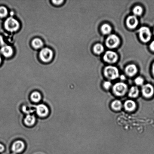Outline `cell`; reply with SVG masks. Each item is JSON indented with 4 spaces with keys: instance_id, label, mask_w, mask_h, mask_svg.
I'll return each mask as SVG.
<instances>
[{
    "instance_id": "cell-1",
    "label": "cell",
    "mask_w": 154,
    "mask_h": 154,
    "mask_svg": "<svg viewBox=\"0 0 154 154\" xmlns=\"http://www.w3.org/2000/svg\"><path fill=\"white\" fill-rule=\"evenodd\" d=\"M4 25L7 31L11 32L17 31L20 26L18 21L13 17L8 18L5 22Z\"/></svg>"
},
{
    "instance_id": "cell-2",
    "label": "cell",
    "mask_w": 154,
    "mask_h": 154,
    "mask_svg": "<svg viewBox=\"0 0 154 154\" xmlns=\"http://www.w3.org/2000/svg\"><path fill=\"white\" fill-rule=\"evenodd\" d=\"M105 76L109 79L113 80L118 78L119 76L118 69L113 66H108L104 70Z\"/></svg>"
},
{
    "instance_id": "cell-3",
    "label": "cell",
    "mask_w": 154,
    "mask_h": 154,
    "mask_svg": "<svg viewBox=\"0 0 154 154\" xmlns=\"http://www.w3.org/2000/svg\"><path fill=\"white\" fill-rule=\"evenodd\" d=\"M139 33L140 39L144 43H147L150 40L151 32L150 29L147 27H141L139 30Z\"/></svg>"
},
{
    "instance_id": "cell-4",
    "label": "cell",
    "mask_w": 154,
    "mask_h": 154,
    "mask_svg": "<svg viewBox=\"0 0 154 154\" xmlns=\"http://www.w3.org/2000/svg\"><path fill=\"white\" fill-rule=\"evenodd\" d=\"M120 43V40L116 35L112 34L109 36L106 41V44L108 48L113 49L117 48Z\"/></svg>"
},
{
    "instance_id": "cell-5",
    "label": "cell",
    "mask_w": 154,
    "mask_h": 154,
    "mask_svg": "<svg viewBox=\"0 0 154 154\" xmlns=\"http://www.w3.org/2000/svg\"><path fill=\"white\" fill-rule=\"evenodd\" d=\"M40 57L41 59L44 62H49L52 59L53 57V52L49 48H44L40 51Z\"/></svg>"
},
{
    "instance_id": "cell-6",
    "label": "cell",
    "mask_w": 154,
    "mask_h": 154,
    "mask_svg": "<svg viewBox=\"0 0 154 154\" xmlns=\"http://www.w3.org/2000/svg\"><path fill=\"white\" fill-rule=\"evenodd\" d=\"M127 85L123 82L116 83L113 87V91L116 95L122 96L124 95L127 90Z\"/></svg>"
},
{
    "instance_id": "cell-7",
    "label": "cell",
    "mask_w": 154,
    "mask_h": 154,
    "mask_svg": "<svg viewBox=\"0 0 154 154\" xmlns=\"http://www.w3.org/2000/svg\"><path fill=\"white\" fill-rule=\"evenodd\" d=\"M118 58L117 54L112 51H108L103 56L104 61L109 63H114L117 62Z\"/></svg>"
},
{
    "instance_id": "cell-8",
    "label": "cell",
    "mask_w": 154,
    "mask_h": 154,
    "mask_svg": "<svg viewBox=\"0 0 154 154\" xmlns=\"http://www.w3.org/2000/svg\"><path fill=\"white\" fill-rule=\"evenodd\" d=\"M142 91L143 95L146 97H151L154 94V89L150 84H147L143 86Z\"/></svg>"
},
{
    "instance_id": "cell-9",
    "label": "cell",
    "mask_w": 154,
    "mask_h": 154,
    "mask_svg": "<svg viewBox=\"0 0 154 154\" xmlns=\"http://www.w3.org/2000/svg\"><path fill=\"white\" fill-rule=\"evenodd\" d=\"M36 111L38 115L42 117H46L49 113L47 106L44 104H40L36 106Z\"/></svg>"
},
{
    "instance_id": "cell-10",
    "label": "cell",
    "mask_w": 154,
    "mask_h": 154,
    "mask_svg": "<svg viewBox=\"0 0 154 154\" xmlns=\"http://www.w3.org/2000/svg\"><path fill=\"white\" fill-rule=\"evenodd\" d=\"M25 144L22 141H17L13 143L12 146V150L13 153H20L25 149Z\"/></svg>"
},
{
    "instance_id": "cell-11",
    "label": "cell",
    "mask_w": 154,
    "mask_h": 154,
    "mask_svg": "<svg viewBox=\"0 0 154 154\" xmlns=\"http://www.w3.org/2000/svg\"><path fill=\"white\" fill-rule=\"evenodd\" d=\"M126 24L128 28L133 29L136 28L138 26V20L135 16H130L127 19Z\"/></svg>"
},
{
    "instance_id": "cell-12",
    "label": "cell",
    "mask_w": 154,
    "mask_h": 154,
    "mask_svg": "<svg viewBox=\"0 0 154 154\" xmlns=\"http://www.w3.org/2000/svg\"><path fill=\"white\" fill-rule=\"evenodd\" d=\"M125 70L127 75L130 76H132L137 73L138 69L135 64H131L127 66Z\"/></svg>"
},
{
    "instance_id": "cell-13",
    "label": "cell",
    "mask_w": 154,
    "mask_h": 154,
    "mask_svg": "<svg viewBox=\"0 0 154 154\" xmlns=\"http://www.w3.org/2000/svg\"><path fill=\"white\" fill-rule=\"evenodd\" d=\"M1 52L5 57H10L13 55V49L10 46H4L1 49Z\"/></svg>"
},
{
    "instance_id": "cell-14",
    "label": "cell",
    "mask_w": 154,
    "mask_h": 154,
    "mask_svg": "<svg viewBox=\"0 0 154 154\" xmlns=\"http://www.w3.org/2000/svg\"><path fill=\"white\" fill-rule=\"evenodd\" d=\"M124 106L125 109L127 111H132L135 109L136 105L134 101L128 100L125 102Z\"/></svg>"
},
{
    "instance_id": "cell-15",
    "label": "cell",
    "mask_w": 154,
    "mask_h": 154,
    "mask_svg": "<svg viewBox=\"0 0 154 154\" xmlns=\"http://www.w3.org/2000/svg\"><path fill=\"white\" fill-rule=\"evenodd\" d=\"M35 121V118L34 116L28 115L25 119L24 122L27 126H31L34 124Z\"/></svg>"
},
{
    "instance_id": "cell-16",
    "label": "cell",
    "mask_w": 154,
    "mask_h": 154,
    "mask_svg": "<svg viewBox=\"0 0 154 154\" xmlns=\"http://www.w3.org/2000/svg\"><path fill=\"white\" fill-rule=\"evenodd\" d=\"M32 44L33 47L36 49H40L43 45L42 41L41 39L38 38L34 39L32 41Z\"/></svg>"
},
{
    "instance_id": "cell-17",
    "label": "cell",
    "mask_w": 154,
    "mask_h": 154,
    "mask_svg": "<svg viewBox=\"0 0 154 154\" xmlns=\"http://www.w3.org/2000/svg\"><path fill=\"white\" fill-rule=\"evenodd\" d=\"M139 93L138 88L135 86H134L131 88L129 93V95L131 97H136L138 96Z\"/></svg>"
},
{
    "instance_id": "cell-18",
    "label": "cell",
    "mask_w": 154,
    "mask_h": 154,
    "mask_svg": "<svg viewBox=\"0 0 154 154\" xmlns=\"http://www.w3.org/2000/svg\"><path fill=\"white\" fill-rule=\"evenodd\" d=\"M93 50L95 54L100 55L103 52L104 48L102 45L97 44L94 47Z\"/></svg>"
},
{
    "instance_id": "cell-19",
    "label": "cell",
    "mask_w": 154,
    "mask_h": 154,
    "mask_svg": "<svg viewBox=\"0 0 154 154\" xmlns=\"http://www.w3.org/2000/svg\"><path fill=\"white\" fill-rule=\"evenodd\" d=\"M31 98L32 100L34 102H39L41 99L42 96L38 92H33L31 94Z\"/></svg>"
},
{
    "instance_id": "cell-20",
    "label": "cell",
    "mask_w": 154,
    "mask_h": 154,
    "mask_svg": "<svg viewBox=\"0 0 154 154\" xmlns=\"http://www.w3.org/2000/svg\"><path fill=\"white\" fill-rule=\"evenodd\" d=\"M101 31L103 34L108 35L111 32L112 28L108 24H105L101 27Z\"/></svg>"
},
{
    "instance_id": "cell-21",
    "label": "cell",
    "mask_w": 154,
    "mask_h": 154,
    "mask_svg": "<svg viewBox=\"0 0 154 154\" xmlns=\"http://www.w3.org/2000/svg\"><path fill=\"white\" fill-rule=\"evenodd\" d=\"M122 104L121 102L119 100H116L113 102L111 104L112 108L116 111H119L121 109Z\"/></svg>"
},
{
    "instance_id": "cell-22",
    "label": "cell",
    "mask_w": 154,
    "mask_h": 154,
    "mask_svg": "<svg viewBox=\"0 0 154 154\" xmlns=\"http://www.w3.org/2000/svg\"><path fill=\"white\" fill-rule=\"evenodd\" d=\"M143 11L142 8L140 6H137L133 9V13L135 16H140L142 14Z\"/></svg>"
},
{
    "instance_id": "cell-23",
    "label": "cell",
    "mask_w": 154,
    "mask_h": 154,
    "mask_svg": "<svg viewBox=\"0 0 154 154\" xmlns=\"http://www.w3.org/2000/svg\"><path fill=\"white\" fill-rule=\"evenodd\" d=\"M8 10L6 8L3 6L0 7V17H4L7 16Z\"/></svg>"
},
{
    "instance_id": "cell-24",
    "label": "cell",
    "mask_w": 154,
    "mask_h": 154,
    "mask_svg": "<svg viewBox=\"0 0 154 154\" xmlns=\"http://www.w3.org/2000/svg\"><path fill=\"white\" fill-rule=\"evenodd\" d=\"M135 83L137 85H141L144 83V79L141 77H137L135 79Z\"/></svg>"
},
{
    "instance_id": "cell-25",
    "label": "cell",
    "mask_w": 154,
    "mask_h": 154,
    "mask_svg": "<svg viewBox=\"0 0 154 154\" xmlns=\"http://www.w3.org/2000/svg\"><path fill=\"white\" fill-rule=\"evenodd\" d=\"M112 84L109 81H105L103 83V87L105 89H109L111 87Z\"/></svg>"
},
{
    "instance_id": "cell-26",
    "label": "cell",
    "mask_w": 154,
    "mask_h": 154,
    "mask_svg": "<svg viewBox=\"0 0 154 154\" xmlns=\"http://www.w3.org/2000/svg\"><path fill=\"white\" fill-rule=\"evenodd\" d=\"M63 2H64L63 1H52L53 3L54 4L56 5H59L61 4Z\"/></svg>"
},
{
    "instance_id": "cell-27",
    "label": "cell",
    "mask_w": 154,
    "mask_h": 154,
    "mask_svg": "<svg viewBox=\"0 0 154 154\" xmlns=\"http://www.w3.org/2000/svg\"><path fill=\"white\" fill-rule=\"evenodd\" d=\"M4 44L5 43L3 37L0 35V46H3Z\"/></svg>"
},
{
    "instance_id": "cell-28",
    "label": "cell",
    "mask_w": 154,
    "mask_h": 154,
    "mask_svg": "<svg viewBox=\"0 0 154 154\" xmlns=\"http://www.w3.org/2000/svg\"><path fill=\"white\" fill-rule=\"evenodd\" d=\"M150 48L152 51H154V40L152 42L150 45Z\"/></svg>"
},
{
    "instance_id": "cell-29",
    "label": "cell",
    "mask_w": 154,
    "mask_h": 154,
    "mask_svg": "<svg viewBox=\"0 0 154 154\" xmlns=\"http://www.w3.org/2000/svg\"><path fill=\"white\" fill-rule=\"evenodd\" d=\"M5 148L2 144H0V152H2L4 150Z\"/></svg>"
},
{
    "instance_id": "cell-30",
    "label": "cell",
    "mask_w": 154,
    "mask_h": 154,
    "mask_svg": "<svg viewBox=\"0 0 154 154\" xmlns=\"http://www.w3.org/2000/svg\"><path fill=\"white\" fill-rule=\"evenodd\" d=\"M120 79L122 80H124L126 79V78H125V76H124L123 75H122L120 76Z\"/></svg>"
},
{
    "instance_id": "cell-31",
    "label": "cell",
    "mask_w": 154,
    "mask_h": 154,
    "mask_svg": "<svg viewBox=\"0 0 154 154\" xmlns=\"http://www.w3.org/2000/svg\"><path fill=\"white\" fill-rule=\"evenodd\" d=\"M152 72L154 76V63H153V67H152Z\"/></svg>"
},
{
    "instance_id": "cell-32",
    "label": "cell",
    "mask_w": 154,
    "mask_h": 154,
    "mask_svg": "<svg viewBox=\"0 0 154 154\" xmlns=\"http://www.w3.org/2000/svg\"><path fill=\"white\" fill-rule=\"evenodd\" d=\"M1 61H2V59H1V55H0V64H1Z\"/></svg>"
},
{
    "instance_id": "cell-33",
    "label": "cell",
    "mask_w": 154,
    "mask_h": 154,
    "mask_svg": "<svg viewBox=\"0 0 154 154\" xmlns=\"http://www.w3.org/2000/svg\"><path fill=\"white\" fill-rule=\"evenodd\" d=\"M11 154H17L16 153H11Z\"/></svg>"
},
{
    "instance_id": "cell-34",
    "label": "cell",
    "mask_w": 154,
    "mask_h": 154,
    "mask_svg": "<svg viewBox=\"0 0 154 154\" xmlns=\"http://www.w3.org/2000/svg\"></svg>"
}]
</instances>
